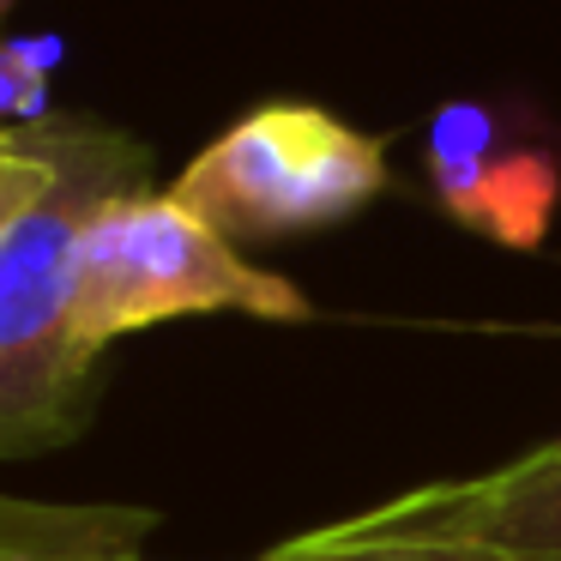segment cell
Wrapping results in <instances>:
<instances>
[{"label":"cell","mask_w":561,"mask_h":561,"mask_svg":"<svg viewBox=\"0 0 561 561\" xmlns=\"http://www.w3.org/2000/svg\"><path fill=\"white\" fill-rule=\"evenodd\" d=\"M392 182L387 146L314 103H266L224 127L170 194L224 242H290L356 218Z\"/></svg>","instance_id":"3957f363"},{"label":"cell","mask_w":561,"mask_h":561,"mask_svg":"<svg viewBox=\"0 0 561 561\" xmlns=\"http://www.w3.org/2000/svg\"><path fill=\"white\" fill-rule=\"evenodd\" d=\"M278 561H561L556 447L477 477L404 489L272 543Z\"/></svg>","instance_id":"277c9868"},{"label":"cell","mask_w":561,"mask_h":561,"mask_svg":"<svg viewBox=\"0 0 561 561\" xmlns=\"http://www.w3.org/2000/svg\"><path fill=\"white\" fill-rule=\"evenodd\" d=\"M556 459H561V440H556Z\"/></svg>","instance_id":"8fae6325"},{"label":"cell","mask_w":561,"mask_h":561,"mask_svg":"<svg viewBox=\"0 0 561 561\" xmlns=\"http://www.w3.org/2000/svg\"><path fill=\"white\" fill-rule=\"evenodd\" d=\"M73 163V127L37 122V127H7L0 139V242L61 187Z\"/></svg>","instance_id":"52a82bcc"},{"label":"cell","mask_w":561,"mask_h":561,"mask_svg":"<svg viewBox=\"0 0 561 561\" xmlns=\"http://www.w3.org/2000/svg\"><path fill=\"white\" fill-rule=\"evenodd\" d=\"M158 507H55L0 495V561H122L146 556Z\"/></svg>","instance_id":"8992f818"},{"label":"cell","mask_w":561,"mask_h":561,"mask_svg":"<svg viewBox=\"0 0 561 561\" xmlns=\"http://www.w3.org/2000/svg\"><path fill=\"white\" fill-rule=\"evenodd\" d=\"M248 561H278V556H272V549H266V556H248Z\"/></svg>","instance_id":"9c48e42d"},{"label":"cell","mask_w":561,"mask_h":561,"mask_svg":"<svg viewBox=\"0 0 561 561\" xmlns=\"http://www.w3.org/2000/svg\"><path fill=\"white\" fill-rule=\"evenodd\" d=\"M0 139H7V127H0Z\"/></svg>","instance_id":"7c38bea8"},{"label":"cell","mask_w":561,"mask_h":561,"mask_svg":"<svg viewBox=\"0 0 561 561\" xmlns=\"http://www.w3.org/2000/svg\"><path fill=\"white\" fill-rule=\"evenodd\" d=\"M151 158L122 127H73L61 187L0 242V459L67 447L91 423L103 351L73 332V260L85 218L146 187Z\"/></svg>","instance_id":"6da1fadb"},{"label":"cell","mask_w":561,"mask_h":561,"mask_svg":"<svg viewBox=\"0 0 561 561\" xmlns=\"http://www.w3.org/2000/svg\"><path fill=\"white\" fill-rule=\"evenodd\" d=\"M182 314H248L290 327L308 320V296L242 260V248L224 242L175 194L134 187L103 199L79 230L73 332L91 351H110L127 332Z\"/></svg>","instance_id":"7a4b0ae2"},{"label":"cell","mask_w":561,"mask_h":561,"mask_svg":"<svg viewBox=\"0 0 561 561\" xmlns=\"http://www.w3.org/2000/svg\"><path fill=\"white\" fill-rule=\"evenodd\" d=\"M49 61L55 43H25V37H0V122L37 127L49 110Z\"/></svg>","instance_id":"ba28073f"},{"label":"cell","mask_w":561,"mask_h":561,"mask_svg":"<svg viewBox=\"0 0 561 561\" xmlns=\"http://www.w3.org/2000/svg\"><path fill=\"white\" fill-rule=\"evenodd\" d=\"M495 115L477 103H447L428 127V175L453 224L507 248H537L556 218V170L537 151H495Z\"/></svg>","instance_id":"5b68a950"},{"label":"cell","mask_w":561,"mask_h":561,"mask_svg":"<svg viewBox=\"0 0 561 561\" xmlns=\"http://www.w3.org/2000/svg\"><path fill=\"white\" fill-rule=\"evenodd\" d=\"M0 7H7V0H0Z\"/></svg>","instance_id":"4fadbf2b"},{"label":"cell","mask_w":561,"mask_h":561,"mask_svg":"<svg viewBox=\"0 0 561 561\" xmlns=\"http://www.w3.org/2000/svg\"><path fill=\"white\" fill-rule=\"evenodd\" d=\"M122 561H151V556H122Z\"/></svg>","instance_id":"30bf717a"}]
</instances>
